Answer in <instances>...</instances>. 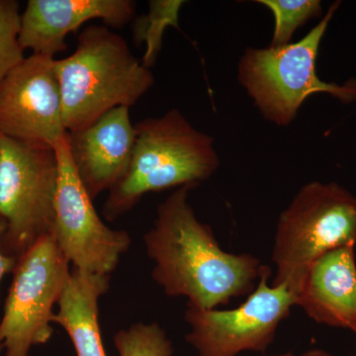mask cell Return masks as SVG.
<instances>
[{
  "instance_id": "cell-2",
  "label": "cell",
  "mask_w": 356,
  "mask_h": 356,
  "mask_svg": "<svg viewBox=\"0 0 356 356\" xmlns=\"http://www.w3.org/2000/svg\"><path fill=\"white\" fill-rule=\"evenodd\" d=\"M67 133L88 127L110 110L130 108L154 83L121 35L106 25L84 28L72 55L55 58Z\"/></svg>"
},
{
  "instance_id": "cell-15",
  "label": "cell",
  "mask_w": 356,
  "mask_h": 356,
  "mask_svg": "<svg viewBox=\"0 0 356 356\" xmlns=\"http://www.w3.org/2000/svg\"><path fill=\"white\" fill-rule=\"evenodd\" d=\"M184 3V0H152L147 13L133 20V40L137 44H145L146 51L140 60L149 69L161 53L168 27L179 30V13Z\"/></svg>"
},
{
  "instance_id": "cell-17",
  "label": "cell",
  "mask_w": 356,
  "mask_h": 356,
  "mask_svg": "<svg viewBox=\"0 0 356 356\" xmlns=\"http://www.w3.org/2000/svg\"><path fill=\"white\" fill-rule=\"evenodd\" d=\"M119 356H172V343L156 323H138L115 334Z\"/></svg>"
},
{
  "instance_id": "cell-12",
  "label": "cell",
  "mask_w": 356,
  "mask_h": 356,
  "mask_svg": "<svg viewBox=\"0 0 356 356\" xmlns=\"http://www.w3.org/2000/svg\"><path fill=\"white\" fill-rule=\"evenodd\" d=\"M130 108L110 110L88 127L67 133L74 170L91 198L110 191L127 172L135 146Z\"/></svg>"
},
{
  "instance_id": "cell-8",
  "label": "cell",
  "mask_w": 356,
  "mask_h": 356,
  "mask_svg": "<svg viewBox=\"0 0 356 356\" xmlns=\"http://www.w3.org/2000/svg\"><path fill=\"white\" fill-rule=\"evenodd\" d=\"M266 267L254 291L229 310L187 305L185 321L191 332L185 339L198 356H236L243 351L264 353L273 343L278 327L296 306V295L287 285L268 282Z\"/></svg>"
},
{
  "instance_id": "cell-5",
  "label": "cell",
  "mask_w": 356,
  "mask_h": 356,
  "mask_svg": "<svg viewBox=\"0 0 356 356\" xmlns=\"http://www.w3.org/2000/svg\"><path fill=\"white\" fill-rule=\"evenodd\" d=\"M356 245V196L341 185L312 181L295 194L276 225L271 284L296 295L307 271L321 257Z\"/></svg>"
},
{
  "instance_id": "cell-7",
  "label": "cell",
  "mask_w": 356,
  "mask_h": 356,
  "mask_svg": "<svg viewBox=\"0 0 356 356\" xmlns=\"http://www.w3.org/2000/svg\"><path fill=\"white\" fill-rule=\"evenodd\" d=\"M70 264L51 233L18 257L0 320L2 356H29L34 346L50 341L54 307L72 273Z\"/></svg>"
},
{
  "instance_id": "cell-9",
  "label": "cell",
  "mask_w": 356,
  "mask_h": 356,
  "mask_svg": "<svg viewBox=\"0 0 356 356\" xmlns=\"http://www.w3.org/2000/svg\"><path fill=\"white\" fill-rule=\"evenodd\" d=\"M65 134L54 149L58 161L55 217L51 234L74 268L110 275L131 245L127 232L109 228L70 159Z\"/></svg>"
},
{
  "instance_id": "cell-20",
  "label": "cell",
  "mask_w": 356,
  "mask_h": 356,
  "mask_svg": "<svg viewBox=\"0 0 356 356\" xmlns=\"http://www.w3.org/2000/svg\"><path fill=\"white\" fill-rule=\"evenodd\" d=\"M301 356H334L332 353H327V351L323 350H311L306 351Z\"/></svg>"
},
{
  "instance_id": "cell-6",
  "label": "cell",
  "mask_w": 356,
  "mask_h": 356,
  "mask_svg": "<svg viewBox=\"0 0 356 356\" xmlns=\"http://www.w3.org/2000/svg\"><path fill=\"white\" fill-rule=\"evenodd\" d=\"M58 179L54 147L0 134V218L2 250L18 257L53 228Z\"/></svg>"
},
{
  "instance_id": "cell-3",
  "label": "cell",
  "mask_w": 356,
  "mask_h": 356,
  "mask_svg": "<svg viewBox=\"0 0 356 356\" xmlns=\"http://www.w3.org/2000/svg\"><path fill=\"white\" fill-rule=\"evenodd\" d=\"M127 172L103 207L109 221L132 210L149 192L194 188L220 166L214 138L197 130L178 109L137 122Z\"/></svg>"
},
{
  "instance_id": "cell-14",
  "label": "cell",
  "mask_w": 356,
  "mask_h": 356,
  "mask_svg": "<svg viewBox=\"0 0 356 356\" xmlns=\"http://www.w3.org/2000/svg\"><path fill=\"white\" fill-rule=\"evenodd\" d=\"M110 275L74 268L54 323L65 330L76 356H107L99 325V300L108 291Z\"/></svg>"
},
{
  "instance_id": "cell-22",
  "label": "cell",
  "mask_w": 356,
  "mask_h": 356,
  "mask_svg": "<svg viewBox=\"0 0 356 356\" xmlns=\"http://www.w3.org/2000/svg\"><path fill=\"white\" fill-rule=\"evenodd\" d=\"M2 353H3V350H2V346H0V356L2 355Z\"/></svg>"
},
{
  "instance_id": "cell-13",
  "label": "cell",
  "mask_w": 356,
  "mask_h": 356,
  "mask_svg": "<svg viewBox=\"0 0 356 356\" xmlns=\"http://www.w3.org/2000/svg\"><path fill=\"white\" fill-rule=\"evenodd\" d=\"M355 248H337L314 262L296 293V306L314 322L356 336Z\"/></svg>"
},
{
  "instance_id": "cell-1",
  "label": "cell",
  "mask_w": 356,
  "mask_h": 356,
  "mask_svg": "<svg viewBox=\"0 0 356 356\" xmlns=\"http://www.w3.org/2000/svg\"><path fill=\"white\" fill-rule=\"evenodd\" d=\"M191 187L175 189L159 204L144 236L154 262L152 277L170 297L209 310L254 291L262 271L257 257L220 247L212 229L199 221L188 202Z\"/></svg>"
},
{
  "instance_id": "cell-18",
  "label": "cell",
  "mask_w": 356,
  "mask_h": 356,
  "mask_svg": "<svg viewBox=\"0 0 356 356\" xmlns=\"http://www.w3.org/2000/svg\"><path fill=\"white\" fill-rule=\"evenodd\" d=\"M20 6L15 0H0V83L24 60L19 43Z\"/></svg>"
},
{
  "instance_id": "cell-4",
  "label": "cell",
  "mask_w": 356,
  "mask_h": 356,
  "mask_svg": "<svg viewBox=\"0 0 356 356\" xmlns=\"http://www.w3.org/2000/svg\"><path fill=\"white\" fill-rule=\"evenodd\" d=\"M341 6L336 1L313 29L295 43L248 48L238 64V81L266 120L286 127L310 96L324 93L344 104L356 102V79L327 83L317 74L321 43Z\"/></svg>"
},
{
  "instance_id": "cell-21",
  "label": "cell",
  "mask_w": 356,
  "mask_h": 356,
  "mask_svg": "<svg viewBox=\"0 0 356 356\" xmlns=\"http://www.w3.org/2000/svg\"><path fill=\"white\" fill-rule=\"evenodd\" d=\"M273 356H295V355H292V353H283V355H273Z\"/></svg>"
},
{
  "instance_id": "cell-11",
  "label": "cell",
  "mask_w": 356,
  "mask_h": 356,
  "mask_svg": "<svg viewBox=\"0 0 356 356\" xmlns=\"http://www.w3.org/2000/svg\"><path fill=\"white\" fill-rule=\"evenodd\" d=\"M136 8L133 0H29L21 13V48L56 58L67 51L69 34L86 23L100 19L110 28H121L134 20Z\"/></svg>"
},
{
  "instance_id": "cell-10",
  "label": "cell",
  "mask_w": 356,
  "mask_h": 356,
  "mask_svg": "<svg viewBox=\"0 0 356 356\" xmlns=\"http://www.w3.org/2000/svg\"><path fill=\"white\" fill-rule=\"evenodd\" d=\"M54 62L29 56L0 83V134L54 147L67 133Z\"/></svg>"
},
{
  "instance_id": "cell-16",
  "label": "cell",
  "mask_w": 356,
  "mask_h": 356,
  "mask_svg": "<svg viewBox=\"0 0 356 356\" xmlns=\"http://www.w3.org/2000/svg\"><path fill=\"white\" fill-rule=\"evenodd\" d=\"M266 7L274 17V29L270 46L290 44L295 32L309 20L323 13L320 0H257Z\"/></svg>"
},
{
  "instance_id": "cell-19",
  "label": "cell",
  "mask_w": 356,
  "mask_h": 356,
  "mask_svg": "<svg viewBox=\"0 0 356 356\" xmlns=\"http://www.w3.org/2000/svg\"><path fill=\"white\" fill-rule=\"evenodd\" d=\"M4 231H6V222L0 218V243H1V238L3 236ZM17 261L18 259L13 257V255L7 254L2 250L1 243H0V282H1L2 278L6 274L13 273Z\"/></svg>"
}]
</instances>
